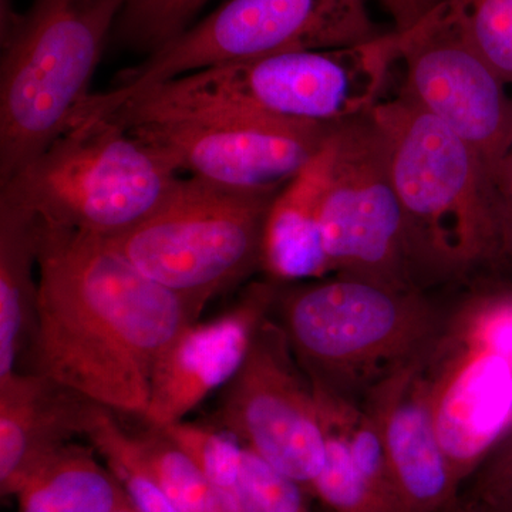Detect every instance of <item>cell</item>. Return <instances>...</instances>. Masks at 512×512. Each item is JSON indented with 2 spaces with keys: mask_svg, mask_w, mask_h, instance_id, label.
Instances as JSON below:
<instances>
[{
  "mask_svg": "<svg viewBox=\"0 0 512 512\" xmlns=\"http://www.w3.org/2000/svg\"><path fill=\"white\" fill-rule=\"evenodd\" d=\"M37 281L26 372L143 419L158 362L198 322L187 305L106 238L40 220Z\"/></svg>",
  "mask_w": 512,
  "mask_h": 512,
  "instance_id": "obj_1",
  "label": "cell"
},
{
  "mask_svg": "<svg viewBox=\"0 0 512 512\" xmlns=\"http://www.w3.org/2000/svg\"><path fill=\"white\" fill-rule=\"evenodd\" d=\"M403 35L333 49L295 50L220 64L133 94L106 119L124 127L207 114H256L333 127L366 116L379 104Z\"/></svg>",
  "mask_w": 512,
  "mask_h": 512,
  "instance_id": "obj_2",
  "label": "cell"
},
{
  "mask_svg": "<svg viewBox=\"0 0 512 512\" xmlns=\"http://www.w3.org/2000/svg\"><path fill=\"white\" fill-rule=\"evenodd\" d=\"M370 117L386 143L416 278H460L503 254L493 184L476 151L403 96Z\"/></svg>",
  "mask_w": 512,
  "mask_h": 512,
  "instance_id": "obj_3",
  "label": "cell"
},
{
  "mask_svg": "<svg viewBox=\"0 0 512 512\" xmlns=\"http://www.w3.org/2000/svg\"><path fill=\"white\" fill-rule=\"evenodd\" d=\"M124 0H2L0 184L73 126Z\"/></svg>",
  "mask_w": 512,
  "mask_h": 512,
  "instance_id": "obj_4",
  "label": "cell"
},
{
  "mask_svg": "<svg viewBox=\"0 0 512 512\" xmlns=\"http://www.w3.org/2000/svg\"><path fill=\"white\" fill-rule=\"evenodd\" d=\"M274 312L312 386L356 403L426 355L450 319L419 289L345 276L279 291Z\"/></svg>",
  "mask_w": 512,
  "mask_h": 512,
  "instance_id": "obj_5",
  "label": "cell"
},
{
  "mask_svg": "<svg viewBox=\"0 0 512 512\" xmlns=\"http://www.w3.org/2000/svg\"><path fill=\"white\" fill-rule=\"evenodd\" d=\"M180 178L117 121L87 119L0 184V204L110 238L146 220Z\"/></svg>",
  "mask_w": 512,
  "mask_h": 512,
  "instance_id": "obj_6",
  "label": "cell"
},
{
  "mask_svg": "<svg viewBox=\"0 0 512 512\" xmlns=\"http://www.w3.org/2000/svg\"><path fill=\"white\" fill-rule=\"evenodd\" d=\"M275 197L181 177L146 220L106 239L138 271L178 296L198 320L212 299L261 266L266 217Z\"/></svg>",
  "mask_w": 512,
  "mask_h": 512,
  "instance_id": "obj_7",
  "label": "cell"
},
{
  "mask_svg": "<svg viewBox=\"0 0 512 512\" xmlns=\"http://www.w3.org/2000/svg\"><path fill=\"white\" fill-rule=\"evenodd\" d=\"M377 35L365 0H225L201 22L93 93L82 117L116 109L138 92L220 64L295 50L359 45Z\"/></svg>",
  "mask_w": 512,
  "mask_h": 512,
  "instance_id": "obj_8",
  "label": "cell"
},
{
  "mask_svg": "<svg viewBox=\"0 0 512 512\" xmlns=\"http://www.w3.org/2000/svg\"><path fill=\"white\" fill-rule=\"evenodd\" d=\"M335 144L322 207L330 271L402 291L419 289L386 143L370 113L336 126Z\"/></svg>",
  "mask_w": 512,
  "mask_h": 512,
  "instance_id": "obj_9",
  "label": "cell"
},
{
  "mask_svg": "<svg viewBox=\"0 0 512 512\" xmlns=\"http://www.w3.org/2000/svg\"><path fill=\"white\" fill-rule=\"evenodd\" d=\"M214 424L312 495L326 463L325 427L311 380L271 315L224 387Z\"/></svg>",
  "mask_w": 512,
  "mask_h": 512,
  "instance_id": "obj_10",
  "label": "cell"
},
{
  "mask_svg": "<svg viewBox=\"0 0 512 512\" xmlns=\"http://www.w3.org/2000/svg\"><path fill=\"white\" fill-rule=\"evenodd\" d=\"M336 126L256 116L207 114L126 127L178 174L252 194L278 195Z\"/></svg>",
  "mask_w": 512,
  "mask_h": 512,
  "instance_id": "obj_11",
  "label": "cell"
},
{
  "mask_svg": "<svg viewBox=\"0 0 512 512\" xmlns=\"http://www.w3.org/2000/svg\"><path fill=\"white\" fill-rule=\"evenodd\" d=\"M403 33L402 96L443 121L493 175L512 144V93L477 55L441 3Z\"/></svg>",
  "mask_w": 512,
  "mask_h": 512,
  "instance_id": "obj_12",
  "label": "cell"
},
{
  "mask_svg": "<svg viewBox=\"0 0 512 512\" xmlns=\"http://www.w3.org/2000/svg\"><path fill=\"white\" fill-rule=\"evenodd\" d=\"M424 370L437 437L460 485L512 429V362L463 338L447 322Z\"/></svg>",
  "mask_w": 512,
  "mask_h": 512,
  "instance_id": "obj_13",
  "label": "cell"
},
{
  "mask_svg": "<svg viewBox=\"0 0 512 512\" xmlns=\"http://www.w3.org/2000/svg\"><path fill=\"white\" fill-rule=\"evenodd\" d=\"M279 288L249 286L234 308L217 319L192 323L164 353L151 382L143 423H180L214 390L225 387L244 363L259 325L274 312Z\"/></svg>",
  "mask_w": 512,
  "mask_h": 512,
  "instance_id": "obj_14",
  "label": "cell"
},
{
  "mask_svg": "<svg viewBox=\"0 0 512 512\" xmlns=\"http://www.w3.org/2000/svg\"><path fill=\"white\" fill-rule=\"evenodd\" d=\"M427 353L384 380L363 400L375 410L382 426L396 512L447 511L460 487L434 426L424 370Z\"/></svg>",
  "mask_w": 512,
  "mask_h": 512,
  "instance_id": "obj_15",
  "label": "cell"
},
{
  "mask_svg": "<svg viewBox=\"0 0 512 512\" xmlns=\"http://www.w3.org/2000/svg\"><path fill=\"white\" fill-rule=\"evenodd\" d=\"M92 400L32 372L0 379V491L18 495L47 461L84 436Z\"/></svg>",
  "mask_w": 512,
  "mask_h": 512,
  "instance_id": "obj_16",
  "label": "cell"
},
{
  "mask_svg": "<svg viewBox=\"0 0 512 512\" xmlns=\"http://www.w3.org/2000/svg\"><path fill=\"white\" fill-rule=\"evenodd\" d=\"M335 128L269 208L261 268L275 282L312 281L332 274L323 247L322 207L335 158Z\"/></svg>",
  "mask_w": 512,
  "mask_h": 512,
  "instance_id": "obj_17",
  "label": "cell"
},
{
  "mask_svg": "<svg viewBox=\"0 0 512 512\" xmlns=\"http://www.w3.org/2000/svg\"><path fill=\"white\" fill-rule=\"evenodd\" d=\"M37 220L0 204V379L19 372L35 335Z\"/></svg>",
  "mask_w": 512,
  "mask_h": 512,
  "instance_id": "obj_18",
  "label": "cell"
},
{
  "mask_svg": "<svg viewBox=\"0 0 512 512\" xmlns=\"http://www.w3.org/2000/svg\"><path fill=\"white\" fill-rule=\"evenodd\" d=\"M96 453L74 443L63 447L16 495L19 512H117L131 505Z\"/></svg>",
  "mask_w": 512,
  "mask_h": 512,
  "instance_id": "obj_19",
  "label": "cell"
},
{
  "mask_svg": "<svg viewBox=\"0 0 512 512\" xmlns=\"http://www.w3.org/2000/svg\"><path fill=\"white\" fill-rule=\"evenodd\" d=\"M144 424L146 430L131 433L119 421L121 444L181 511L245 512L237 488L212 484L163 429Z\"/></svg>",
  "mask_w": 512,
  "mask_h": 512,
  "instance_id": "obj_20",
  "label": "cell"
},
{
  "mask_svg": "<svg viewBox=\"0 0 512 512\" xmlns=\"http://www.w3.org/2000/svg\"><path fill=\"white\" fill-rule=\"evenodd\" d=\"M457 29L498 79L512 89V0H447Z\"/></svg>",
  "mask_w": 512,
  "mask_h": 512,
  "instance_id": "obj_21",
  "label": "cell"
},
{
  "mask_svg": "<svg viewBox=\"0 0 512 512\" xmlns=\"http://www.w3.org/2000/svg\"><path fill=\"white\" fill-rule=\"evenodd\" d=\"M210 0H124L114 40L136 52H157L194 25Z\"/></svg>",
  "mask_w": 512,
  "mask_h": 512,
  "instance_id": "obj_22",
  "label": "cell"
},
{
  "mask_svg": "<svg viewBox=\"0 0 512 512\" xmlns=\"http://www.w3.org/2000/svg\"><path fill=\"white\" fill-rule=\"evenodd\" d=\"M84 437L104 458L138 512H183L127 453L120 441L119 420L113 410L94 404Z\"/></svg>",
  "mask_w": 512,
  "mask_h": 512,
  "instance_id": "obj_23",
  "label": "cell"
},
{
  "mask_svg": "<svg viewBox=\"0 0 512 512\" xmlns=\"http://www.w3.org/2000/svg\"><path fill=\"white\" fill-rule=\"evenodd\" d=\"M161 429L212 484L237 488L244 446L231 431L217 424H195L184 420Z\"/></svg>",
  "mask_w": 512,
  "mask_h": 512,
  "instance_id": "obj_24",
  "label": "cell"
},
{
  "mask_svg": "<svg viewBox=\"0 0 512 512\" xmlns=\"http://www.w3.org/2000/svg\"><path fill=\"white\" fill-rule=\"evenodd\" d=\"M325 433L326 463L313 485L312 495L332 512H384L353 464L342 437L328 427Z\"/></svg>",
  "mask_w": 512,
  "mask_h": 512,
  "instance_id": "obj_25",
  "label": "cell"
},
{
  "mask_svg": "<svg viewBox=\"0 0 512 512\" xmlns=\"http://www.w3.org/2000/svg\"><path fill=\"white\" fill-rule=\"evenodd\" d=\"M237 493L245 512H312L305 490L244 447Z\"/></svg>",
  "mask_w": 512,
  "mask_h": 512,
  "instance_id": "obj_26",
  "label": "cell"
},
{
  "mask_svg": "<svg viewBox=\"0 0 512 512\" xmlns=\"http://www.w3.org/2000/svg\"><path fill=\"white\" fill-rule=\"evenodd\" d=\"M451 328L488 350L512 362V298L485 299L464 306L450 316Z\"/></svg>",
  "mask_w": 512,
  "mask_h": 512,
  "instance_id": "obj_27",
  "label": "cell"
},
{
  "mask_svg": "<svg viewBox=\"0 0 512 512\" xmlns=\"http://www.w3.org/2000/svg\"><path fill=\"white\" fill-rule=\"evenodd\" d=\"M512 501V429L484 461L470 503L491 508Z\"/></svg>",
  "mask_w": 512,
  "mask_h": 512,
  "instance_id": "obj_28",
  "label": "cell"
},
{
  "mask_svg": "<svg viewBox=\"0 0 512 512\" xmlns=\"http://www.w3.org/2000/svg\"><path fill=\"white\" fill-rule=\"evenodd\" d=\"M501 248L512 256V144L491 175Z\"/></svg>",
  "mask_w": 512,
  "mask_h": 512,
  "instance_id": "obj_29",
  "label": "cell"
},
{
  "mask_svg": "<svg viewBox=\"0 0 512 512\" xmlns=\"http://www.w3.org/2000/svg\"><path fill=\"white\" fill-rule=\"evenodd\" d=\"M387 12L396 22V30L412 28L420 22L431 10L446 3L447 0H380Z\"/></svg>",
  "mask_w": 512,
  "mask_h": 512,
  "instance_id": "obj_30",
  "label": "cell"
},
{
  "mask_svg": "<svg viewBox=\"0 0 512 512\" xmlns=\"http://www.w3.org/2000/svg\"><path fill=\"white\" fill-rule=\"evenodd\" d=\"M478 510L483 512H512V501H510V503L495 505V507L491 508H478Z\"/></svg>",
  "mask_w": 512,
  "mask_h": 512,
  "instance_id": "obj_31",
  "label": "cell"
},
{
  "mask_svg": "<svg viewBox=\"0 0 512 512\" xmlns=\"http://www.w3.org/2000/svg\"><path fill=\"white\" fill-rule=\"evenodd\" d=\"M447 512H483V511L478 510L476 505L468 503L466 505H463V507L453 508V510H451V507H450V508H448Z\"/></svg>",
  "mask_w": 512,
  "mask_h": 512,
  "instance_id": "obj_32",
  "label": "cell"
},
{
  "mask_svg": "<svg viewBox=\"0 0 512 512\" xmlns=\"http://www.w3.org/2000/svg\"><path fill=\"white\" fill-rule=\"evenodd\" d=\"M117 512H138L136 508L133 507V504L128 505V507L123 508V510L117 511Z\"/></svg>",
  "mask_w": 512,
  "mask_h": 512,
  "instance_id": "obj_33",
  "label": "cell"
}]
</instances>
